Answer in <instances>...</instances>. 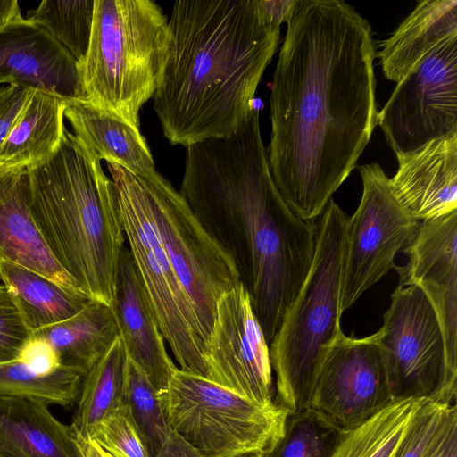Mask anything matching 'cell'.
<instances>
[{"label": "cell", "instance_id": "6da1fadb", "mask_svg": "<svg viewBox=\"0 0 457 457\" xmlns=\"http://www.w3.org/2000/svg\"><path fill=\"white\" fill-rule=\"evenodd\" d=\"M270 96L267 157L282 198L314 222L355 168L377 124L368 21L341 0H297Z\"/></svg>", "mask_w": 457, "mask_h": 457}, {"label": "cell", "instance_id": "7a4b0ae2", "mask_svg": "<svg viewBox=\"0 0 457 457\" xmlns=\"http://www.w3.org/2000/svg\"><path fill=\"white\" fill-rule=\"evenodd\" d=\"M179 192L232 258L270 344L311 268L316 225L295 215L279 194L258 109L236 134L187 147Z\"/></svg>", "mask_w": 457, "mask_h": 457}, {"label": "cell", "instance_id": "3957f363", "mask_svg": "<svg viewBox=\"0 0 457 457\" xmlns=\"http://www.w3.org/2000/svg\"><path fill=\"white\" fill-rule=\"evenodd\" d=\"M168 23L170 52L152 97L163 136L187 147L236 134L255 108L280 28L258 0H179Z\"/></svg>", "mask_w": 457, "mask_h": 457}, {"label": "cell", "instance_id": "277c9868", "mask_svg": "<svg viewBox=\"0 0 457 457\" xmlns=\"http://www.w3.org/2000/svg\"><path fill=\"white\" fill-rule=\"evenodd\" d=\"M27 170L29 211L51 254L87 296L109 305L126 239L101 160L66 129L54 154Z\"/></svg>", "mask_w": 457, "mask_h": 457}, {"label": "cell", "instance_id": "5b68a950", "mask_svg": "<svg viewBox=\"0 0 457 457\" xmlns=\"http://www.w3.org/2000/svg\"><path fill=\"white\" fill-rule=\"evenodd\" d=\"M348 216L331 198L315 223L309 272L270 343L274 403L288 415L306 411L331 345L342 332L341 295Z\"/></svg>", "mask_w": 457, "mask_h": 457}, {"label": "cell", "instance_id": "8992f818", "mask_svg": "<svg viewBox=\"0 0 457 457\" xmlns=\"http://www.w3.org/2000/svg\"><path fill=\"white\" fill-rule=\"evenodd\" d=\"M168 21L150 0H95L89 46L79 65L87 100L140 128L170 52Z\"/></svg>", "mask_w": 457, "mask_h": 457}, {"label": "cell", "instance_id": "52a82bcc", "mask_svg": "<svg viewBox=\"0 0 457 457\" xmlns=\"http://www.w3.org/2000/svg\"><path fill=\"white\" fill-rule=\"evenodd\" d=\"M159 395L170 429L204 457L265 454L282 438L288 418L275 403L251 401L179 368Z\"/></svg>", "mask_w": 457, "mask_h": 457}, {"label": "cell", "instance_id": "ba28073f", "mask_svg": "<svg viewBox=\"0 0 457 457\" xmlns=\"http://www.w3.org/2000/svg\"><path fill=\"white\" fill-rule=\"evenodd\" d=\"M127 245L160 330L181 370L209 379L191 303L157 230L143 175L109 162Z\"/></svg>", "mask_w": 457, "mask_h": 457}, {"label": "cell", "instance_id": "9c48e42d", "mask_svg": "<svg viewBox=\"0 0 457 457\" xmlns=\"http://www.w3.org/2000/svg\"><path fill=\"white\" fill-rule=\"evenodd\" d=\"M370 337L382 357L394 400L455 403L457 369L448 361L436 314L419 287H395L381 328Z\"/></svg>", "mask_w": 457, "mask_h": 457}, {"label": "cell", "instance_id": "30bf717a", "mask_svg": "<svg viewBox=\"0 0 457 457\" xmlns=\"http://www.w3.org/2000/svg\"><path fill=\"white\" fill-rule=\"evenodd\" d=\"M143 178L161 240L191 303L205 345L219 299L241 282L238 270L169 180L157 170Z\"/></svg>", "mask_w": 457, "mask_h": 457}, {"label": "cell", "instance_id": "8fae6325", "mask_svg": "<svg viewBox=\"0 0 457 457\" xmlns=\"http://www.w3.org/2000/svg\"><path fill=\"white\" fill-rule=\"evenodd\" d=\"M377 123L396 155L457 136V37L442 42L397 82Z\"/></svg>", "mask_w": 457, "mask_h": 457}, {"label": "cell", "instance_id": "7c38bea8", "mask_svg": "<svg viewBox=\"0 0 457 457\" xmlns=\"http://www.w3.org/2000/svg\"><path fill=\"white\" fill-rule=\"evenodd\" d=\"M358 169L362 195L347 219L342 312L395 268L396 253L409 245L420 223L395 197L378 163Z\"/></svg>", "mask_w": 457, "mask_h": 457}, {"label": "cell", "instance_id": "4fadbf2b", "mask_svg": "<svg viewBox=\"0 0 457 457\" xmlns=\"http://www.w3.org/2000/svg\"><path fill=\"white\" fill-rule=\"evenodd\" d=\"M204 359L209 380L251 401L274 403L270 345L242 282L219 299Z\"/></svg>", "mask_w": 457, "mask_h": 457}, {"label": "cell", "instance_id": "5bb4252c", "mask_svg": "<svg viewBox=\"0 0 457 457\" xmlns=\"http://www.w3.org/2000/svg\"><path fill=\"white\" fill-rule=\"evenodd\" d=\"M393 401L383 360L371 337L355 338L341 333L323 360L309 410L345 432Z\"/></svg>", "mask_w": 457, "mask_h": 457}, {"label": "cell", "instance_id": "9a60e30c", "mask_svg": "<svg viewBox=\"0 0 457 457\" xmlns=\"http://www.w3.org/2000/svg\"><path fill=\"white\" fill-rule=\"evenodd\" d=\"M403 251L404 266H395L400 286L419 287L433 307L450 365L457 369V211L420 221Z\"/></svg>", "mask_w": 457, "mask_h": 457}, {"label": "cell", "instance_id": "2e32d148", "mask_svg": "<svg viewBox=\"0 0 457 457\" xmlns=\"http://www.w3.org/2000/svg\"><path fill=\"white\" fill-rule=\"evenodd\" d=\"M0 74L9 85L42 90L64 100H87L78 62L26 18L0 30Z\"/></svg>", "mask_w": 457, "mask_h": 457}, {"label": "cell", "instance_id": "e0dca14e", "mask_svg": "<svg viewBox=\"0 0 457 457\" xmlns=\"http://www.w3.org/2000/svg\"><path fill=\"white\" fill-rule=\"evenodd\" d=\"M109 305L128 358L145 372L158 393L163 392L177 367L167 353L127 244L118 260Z\"/></svg>", "mask_w": 457, "mask_h": 457}, {"label": "cell", "instance_id": "ac0fdd59", "mask_svg": "<svg viewBox=\"0 0 457 457\" xmlns=\"http://www.w3.org/2000/svg\"><path fill=\"white\" fill-rule=\"evenodd\" d=\"M396 157L391 190L411 217L423 221L457 211V136Z\"/></svg>", "mask_w": 457, "mask_h": 457}, {"label": "cell", "instance_id": "d6986e66", "mask_svg": "<svg viewBox=\"0 0 457 457\" xmlns=\"http://www.w3.org/2000/svg\"><path fill=\"white\" fill-rule=\"evenodd\" d=\"M0 262L20 265L83 293L54 260L34 222L27 169H0Z\"/></svg>", "mask_w": 457, "mask_h": 457}, {"label": "cell", "instance_id": "ffe728a7", "mask_svg": "<svg viewBox=\"0 0 457 457\" xmlns=\"http://www.w3.org/2000/svg\"><path fill=\"white\" fill-rule=\"evenodd\" d=\"M37 399L0 396V457H83L71 427Z\"/></svg>", "mask_w": 457, "mask_h": 457}, {"label": "cell", "instance_id": "44dd1931", "mask_svg": "<svg viewBox=\"0 0 457 457\" xmlns=\"http://www.w3.org/2000/svg\"><path fill=\"white\" fill-rule=\"evenodd\" d=\"M64 117L79 138L97 158L129 171H156L154 161L140 129L87 100H65Z\"/></svg>", "mask_w": 457, "mask_h": 457}, {"label": "cell", "instance_id": "7402d4cb", "mask_svg": "<svg viewBox=\"0 0 457 457\" xmlns=\"http://www.w3.org/2000/svg\"><path fill=\"white\" fill-rule=\"evenodd\" d=\"M457 37V1L426 0L381 45L378 53L385 76L399 82L428 53Z\"/></svg>", "mask_w": 457, "mask_h": 457}, {"label": "cell", "instance_id": "603a6c76", "mask_svg": "<svg viewBox=\"0 0 457 457\" xmlns=\"http://www.w3.org/2000/svg\"><path fill=\"white\" fill-rule=\"evenodd\" d=\"M65 100L32 89L0 146V169H28L49 160L66 129Z\"/></svg>", "mask_w": 457, "mask_h": 457}, {"label": "cell", "instance_id": "cb8c5ba5", "mask_svg": "<svg viewBox=\"0 0 457 457\" xmlns=\"http://www.w3.org/2000/svg\"><path fill=\"white\" fill-rule=\"evenodd\" d=\"M33 336L54 349L61 367L85 377L119 337L110 305L91 299L72 317L40 328Z\"/></svg>", "mask_w": 457, "mask_h": 457}, {"label": "cell", "instance_id": "d4e9b609", "mask_svg": "<svg viewBox=\"0 0 457 457\" xmlns=\"http://www.w3.org/2000/svg\"><path fill=\"white\" fill-rule=\"evenodd\" d=\"M0 278L32 332L72 317L91 300L81 292L8 262H0Z\"/></svg>", "mask_w": 457, "mask_h": 457}, {"label": "cell", "instance_id": "484cf974", "mask_svg": "<svg viewBox=\"0 0 457 457\" xmlns=\"http://www.w3.org/2000/svg\"><path fill=\"white\" fill-rule=\"evenodd\" d=\"M128 355L120 336L85 375L71 425L78 442L92 437L97 427L123 404Z\"/></svg>", "mask_w": 457, "mask_h": 457}, {"label": "cell", "instance_id": "4316f807", "mask_svg": "<svg viewBox=\"0 0 457 457\" xmlns=\"http://www.w3.org/2000/svg\"><path fill=\"white\" fill-rule=\"evenodd\" d=\"M419 400H394L357 428L342 432L328 457H394Z\"/></svg>", "mask_w": 457, "mask_h": 457}, {"label": "cell", "instance_id": "83f0119b", "mask_svg": "<svg viewBox=\"0 0 457 457\" xmlns=\"http://www.w3.org/2000/svg\"><path fill=\"white\" fill-rule=\"evenodd\" d=\"M83 378L80 373L65 367L49 375H38L17 359L0 363V396L33 398L69 407L77 400Z\"/></svg>", "mask_w": 457, "mask_h": 457}, {"label": "cell", "instance_id": "f1b7e54d", "mask_svg": "<svg viewBox=\"0 0 457 457\" xmlns=\"http://www.w3.org/2000/svg\"><path fill=\"white\" fill-rule=\"evenodd\" d=\"M95 0H44L27 12L26 19L44 29L78 62L89 46Z\"/></svg>", "mask_w": 457, "mask_h": 457}, {"label": "cell", "instance_id": "f546056e", "mask_svg": "<svg viewBox=\"0 0 457 457\" xmlns=\"http://www.w3.org/2000/svg\"><path fill=\"white\" fill-rule=\"evenodd\" d=\"M123 404L150 456L154 457L166 440L170 428L159 393L145 372L129 358Z\"/></svg>", "mask_w": 457, "mask_h": 457}, {"label": "cell", "instance_id": "4dcf8cb0", "mask_svg": "<svg viewBox=\"0 0 457 457\" xmlns=\"http://www.w3.org/2000/svg\"><path fill=\"white\" fill-rule=\"evenodd\" d=\"M341 434L311 410L288 415L282 438L264 457H328Z\"/></svg>", "mask_w": 457, "mask_h": 457}, {"label": "cell", "instance_id": "1f68e13d", "mask_svg": "<svg viewBox=\"0 0 457 457\" xmlns=\"http://www.w3.org/2000/svg\"><path fill=\"white\" fill-rule=\"evenodd\" d=\"M91 438L114 457H151L124 404L97 427Z\"/></svg>", "mask_w": 457, "mask_h": 457}, {"label": "cell", "instance_id": "d6a6232c", "mask_svg": "<svg viewBox=\"0 0 457 457\" xmlns=\"http://www.w3.org/2000/svg\"><path fill=\"white\" fill-rule=\"evenodd\" d=\"M449 404L419 400L406 434L394 457H422L434 437Z\"/></svg>", "mask_w": 457, "mask_h": 457}, {"label": "cell", "instance_id": "836d02e7", "mask_svg": "<svg viewBox=\"0 0 457 457\" xmlns=\"http://www.w3.org/2000/svg\"><path fill=\"white\" fill-rule=\"evenodd\" d=\"M33 332L4 285H0V363L17 360Z\"/></svg>", "mask_w": 457, "mask_h": 457}, {"label": "cell", "instance_id": "e575fe53", "mask_svg": "<svg viewBox=\"0 0 457 457\" xmlns=\"http://www.w3.org/2000/svg\"><path fill=\"white\" fill-rule=\"evenodd\" d=\"M422 457H457V406H446L440 425Z\"/></svg>", "mask_w": 457, "mask_h": 457}, {"label": "cell", "instance_id": "d590c367", "mask_svg": "<svg viewBox=\"0 0 457 457\" xmlns=\"http://www.w3.org/2000/svg\"><path fill=\"white\" fill-rule=\"evenodd\" d=\"M18 360L38 375H49L61 367L54 349L34 336L26 343Z\"/></svg>", "mask_w": 457, "mask_h": 457}, {"label": "cell", "instance_id": "8d00e7d4", "mask_svg": "<svg viewBox=\"0 0 457 457\" xmlns=\"http://www.w3.org/2000/svg\"><path fill=\"white\" fill-rule=\"evenodd\" d=\"M32 89L18 85L0 87V146L12 129Z\"/></svg>", "mask_w": 457, "mask_h": 457}, {"label": "cell", "instance_id": "74e56055", "mask_svg": "<svg viewBox=\"0 0 457 457\" xmlns=\"http://www.w3.org/2000/svg\"><path fill=\"white\" fill-rule=\"evenodd\" d=\"M297 0H258L259 7L265 21L280 28L283 22H287Z\"/></svg>", "mask_w": 457, "mask_h": 457}, {"label": "cell", "instance_id": "f35d334b", "mask_svg": "<svg viewBox=\"0 0 457 457\" xmlns=\"http://www.w3.org/2000/svg\"><path fill=\"white\" fill-rule=\"evenodd\" d=\"M154 457H204L178 433L170 429V433Z\"/></svg>", "mask_w": 457, "mask_h": 457}, {"label": "cell", "instance_id": "ab89813d", "mask_svg": "<svg viewBox=\"0 0 457 457\" xmlns=\"http://www.w3.org/2000/svg\"><path fill=\"white\" fill-rule=\"evenodd\" d=\"M22 18L16 0H0V30Z\"/></svg>", "mask_w": 457, "mask_h": 457}, {"label": "cell", "instance_id": "60d3db41", "mask_svg": "<svg viewBox=\"0 0 457 457\" xmlns=\"http://www.w3.org/2000/svg\"><path fill=\"white\" fill-rule=\"evenodd\" d=\"M79 444L83 457H114L92 438L84 442H79Z\"/></svg>", "mask_w": 457, "mask_h": 457}, {"label": "cell", "instance_id": "b9f144b4", "mask_svg": "<svg viewBox=\"0 0 457 457\" xmlns=\"http://www.w3.org/2000/svg\"><path fill=\"white\" fill-rule=\"evenodd\" d=\"M0 84H7L9 85V80L0 74Z\"/></svg>", "mask_w": 457, "mask_h": 457}, {"label": "cell", "instance_id": "7bdbcfd3", "mask_svg": "<svg viewBox=\"0 0 457 457\" xmlns=\"http://www.w3.org/2000/svg\"><path fill=\"white\" fill-rule=\"evenodd\" d=\"M237 457H264V454H245Z\"/></svg>", "mask_w": 457, "mask_h": 457}]
</instances>
